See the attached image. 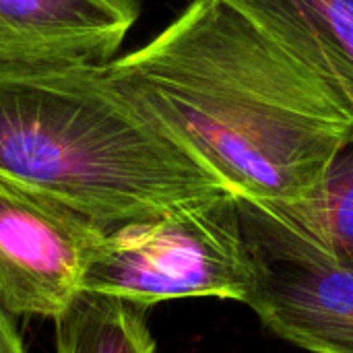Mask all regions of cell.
I'll list each match as a JSON object with an SVG mask.
<instances>
[{
    "label": "cell",
    "mask_w": 353,
    "mask_h": 353,
    "mask_svg": "<svg viewBox=\"0 0 353 353\" xmlns=\"http://www.w3.org/2000/svg\"><path fill=\"white\" fill-rule=\"evenodd\" d=\"M0 353H25L10 314L0 306Z\"/></svg>",
    "instance_id": "10"
},
{
    "label": "cell",
    "mask_w": 353,
    "mask_h": 353,
    "mask_svg": "<svg viewBox=\"0 0 353 353\" xmlns=\"http://www.w3.org/2000/svg\"><path fill=\"white\" fill-rule=\"evenodd\" d=\"M252 261L246 306L281 339L310 353H353V261L238 201Z\"/></svg>",
    "instance_id": "4"
},
{
    "label": "cell",
    "mask_w": 353,
    "mask_h": 353,
    "mask_svg": "<svg viewBox=\"0 0 353 353\" xmlns=\"http://www.w3.org/2000/svg\"><path fill=\"white\" fill-rule=\"evenodd\" d=\"M105 234L89 217L0 174V306L19 316H60L83 292Z\"/></svg>",
    "instance_id": "5"
},
{
    "label": "cell",
    "mask_w": 353,
    "mask_h": 353,
    "mask_svg": "<svg viewBox=\"0 0 353 353\" xmlns=\"http://www.w3.org/2000/svg\"><path fill=\"white\" fill-rule=\"evenodd\" d=\"M139 12V0H0V68L103 66Z\"/></svg>",
    "instance_id": "6"
},
{
    "label": "cell",
    "mask_w": 353,
    "mask_h": 353,
    "mask_svg": "<svg viewBox=\"0 0 353 353\" xmlns=\"http://www.w3.org/2000/svg\"><path fill=\"white\" fill-rule=\"evenodd\" d=\"M316 72L353 114V0H225Z\"/></svg>",
    "instance_id": "7"
},
{
    "label": "cell",
    "mask_w": 353,
    "mask_h": 353,
    "mask_svg": "<svg viewBox=\"0 0 353 353\" xmlns=\"http://www.w3.org/2000/svg\"><path fill=\"white\" fill-rule=\"evenodd\" d=\"M54 321L56 353H155L145 308L114 296L81 292Z\"/></svg>",
    "instance_id": "8"
},
{
    "label": "cell",
    "mask_w": 353,
    "mask_h": 353,
    "mask_svg": "<svg viewBox=\"0 0 353 353\" xmlns=\"http://www.w3.org/2000/svg\"><path fill=\"white\" fill-rule=\"evenodd\" d=\"M252 261L236 194L108 232L95 246L83 292L141 308L176 298L246 302Z\"/></svg>",
    "instance_id": "3"
},
{
    "label": "cell",
    "mask_w": 353,
    "mask_h": 353,
    "mask_svg": "<svg viewBox=\"0 0 353 353\" xmlns=\"http://www.w3.org/2000/svg\"><path fill=\"white\" fill-rule=\"evenodd\" d=\"M108 77L209 163L244 205L310 203L353 145L333 89L225 0H192Z\"/></svg>",
    "instance_id": "1"
},
{
    "label": "cell",
    "mask_w": 353,
    "mask_h": 353,
    "mask_svg": "<svg viewBox=\"0 0 353 353\" xmlns=\"http://www.w3.org/2000/svg\"><path fill=\"white\" fill-rule=\"evenodd\" d=\"M273 217L327 252L353 261V145L337 155L310 203Z\"/></svg>",
    "instance_id": "9"
},
{
    "label": "cell",
    "mask_w": 353,
    "mask_h": 353,
    "mask_svg": "<svg viewBox=\"0 0 353 353\" xmlns=\"http://www.w3.org/2000/svg\"><path fill=\"white\" fill-rule=\"evenodd\" d=\"M0 174L105 232L234 194L105 64L0 68Z\"/></svg>",
    "instance_id": "2"
}]
</instances>
